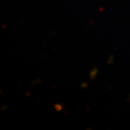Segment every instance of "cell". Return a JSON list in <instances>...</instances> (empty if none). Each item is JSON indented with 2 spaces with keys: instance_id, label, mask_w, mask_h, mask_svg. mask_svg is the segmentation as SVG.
I'll list each match as a JSON object with an SVG mask.
<instances>
[{
  "instance_id": "obj_1",
  "label": "cell",
  "mask_w": 130,
  "mask_h": 130,
  "mask_svg": "<svg viewBox=\"0 0 130 130\" xmlns=\"http://www.w3.org/2000/svg\"><path fill=\"white\" fill-rule=\"evenodd\" d=\"M98 70L97 67L93 68V70H91V72H90V79H92V80L95 79L98 74Z\"/></svg>"
},
{
  "instance_id": "obj_2",
  "label": "cell",
  "mask_w": 130,
  "mask_h": 130,
  "mask_svg": "<svg viewBox=\"0 0 130 130\" xmlns=\"http://www.w3.org/2000/svg\"><path fill=\"white\" fill-rule=\"evenodd\" d=\"M54 108H55L56 111H61L62 110V106H61V105H60V104H56V105H54Z\"/></svg>"
},
{
  "instance_id": "obj_3",
  "label": "cell",
  "mask_w": 130,
  "mask_h": 130,
  "mask_svg": "<svg viewBox=\"0 0 130 130\" xmlns=\"http://www.w3.org/2000/svg\"><path fill=\"white\" fill-rule=\"evenodd\" d=\"M80 87H81L82 88H87L88 87V83L87 82L84 81V82L82 83L81 85H80Z\"/></svg>"
},
{
  "instance_id": "obj_4",
  "label": "cell",
  "mask_w": 130,
  "mask_h": 130,
  "mask_svg": "<svg viewBox=\"0 0 130 130\" xmlns=\"http://www.w3.org/2000/svg\"><path fill=\"white\" fill-rule=\"evenodd\" d=\"M108 64H111L112 62H113V56H111V57L109 58V59L107 61Z\"/></svg>"
}]
</instances>
